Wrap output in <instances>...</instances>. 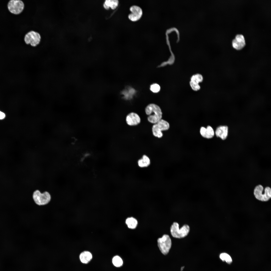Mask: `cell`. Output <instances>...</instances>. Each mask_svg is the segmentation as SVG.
Listing matches in <instances>:
<instances>
[{"mask_svg": "<svg viewBox=\"0 0 271 271\" xmlns=\"http://www.w3.org/2000/svg\"><path fill=\"white\" fill-rule=\"evenodd\" d=\"M145 111L148 115V121L151 123L154 124L162 119V113L161 109L156 104H149L145 108Z\"/></svg>", "mask_w": 271, "mask_h": 271, "instance_id": "6da1fadb", "label": "cell"}, {"mask_svg": "<svg viewBox=\"0 0 271 271\" xmlns=\"http://www.w3.org/2000/svg\"><path fill=\"white\" fill-rule=\"evenodd\" d=\"M32 197L34 203L40 206L47 205L51 199V195L48 192L45 191L41 192L39 190L37 189L33 192Z\"/></svg>", "mask_w": 271, "mask_h": 271, "instance_id": "7a4b0ae2", "label": "cell"}, {"mask_svg": "<svg viewBox=\"0 0 271 271\" xmlns=\"http://www.w3.org/2000/svg\"><path fill=\"white\" fill-rule=\"evenodd\" d=\"M263 186L260 185L256 186L254 191V194L257 199L262 201L269 200L271 197V189L269 187H266L264 191Z\"/></svg>", "mask_w": 271, "mask_h": 271, "instance_id": "3957f363", "label": "cell"}, {"mask_svg": "<svg viewBox=\"0 0 271 271\" xmlns=\"http://www.w3.org/2000/svg\"><path fill=\"white\" fill-rule=\"evenodd\" d=\"M190 231L189 226L187 225H184L180 229L179 225L176 222H174L171 226L170 232L172 236L174 237L181 238L187 236Z\"/></svg>", "mask_w": 271, "mask_h": 271, "instance_id": "277c9868", "label": "cell"}, {"mask_svg": "<svg viewBox=\"0 0 271 271\" xmlns=\"http://www.w3.org/2000/svg\"><path fill=\"white\" fill-rule=\"evenodd\" d=\"M169 127V123L161 119L153 125L152 128L153 134L156 137L161 138L163 136L162 131L168 130Z\"/></svg>", "mask_w": 271, "mask_h": 271, "instance_id": "5b68a950", "label": "cell"}, {"mask_svg": "<svg viewBox=\"0 0 271 271\" xmlns=\"http://www.w3.org/2000/svg\"><path fill=\"white\" fill-rule=\"evenodd\" d=\"M41 39L40 35L38 32L33 30L28 32L25 35L24 41L27 45L35 47L40 43Z\"/></svg>", "mask_w": 271, "mask_h": 271, "instance_id": "8992f818", "label": "cell"}, {"mask_svg": "<svg viewBox=\"0 0 271 271\" xmlns=\"http://www.w3.org/2000/svg\"><path fill=\"white\" fill-rule=\"evenodd\" d=\"M158 247L162 253L164 255L167 254L171 248L172 242L169 236L164 234L162 237L157 240Z\"/></svg>", "mask_w": 271, "mask_h": 271, "instance_id": "52a82bcc", "label": "cell"}, {"mask_svg": "<svg viewBox=\"0 0 271 271\" xmlns=\"http://www.w3.org/2000/svg\"><path fill=\"white\" fill-rule=\"evenodd\" d=\"M8 7L9 11L14 14L21 13L23 10L24 4L22 1L19 0H11L8 3Z\"/></svg>", "mask_w": 271, "mask_h": 271, "instance_id": "ba28073f", "label": "cell"}, {"mask_svg": "<svg viewBox=\"0 0 271 271\" xmlns=\"http://www.w3.org/2000/svg\"><path fill=\"white\" fill-rule=\"evenodd\" d=\"M131 13L128 15L129 20L132 22H136L140 20L143 15L142 9L140 6L133 5L129 9Z\"/></svg>", "mask_w": 271, "mask_h": 271, "instance_id": "9c48e42d", "label": "cell"}, {"mask_svg": "<svg viewBox=\"0 0 271 271\" xmlns=\"http://www.w3.org/2000/svg\"><path fill=\"white\" fill-rule=\"evenodd\" d=\"M232 45L234 48L238 50L242 48L245 45L244 37L242 34H238L232 41Z\"/></svg>", "mask_w": 271, "mask_h": 271, "instance_id": "30bf717a", "label": "cell"}, {"mask_svg": "<svg viewBox=\"0 0 271 271\" xmlns=\"http://www.w3.org/2000/svg\"><path fill=\"white\" fill-rule=\"evenodd\" d=\"M126 120L127 123L129 125H136L141 122V118L139 115L134 112L129 113L126 116Z\"/></svg>", "mask_w": 271, "mask_h": 271, "instance_id": "8fae6325", "label": "cell"}, {"mask_svg": "<svg viewBox=\"0 0 271 271\" xmlns=\"http://www.w3.org/2000/svg\"><path fill=\"white\" fill-rule=\"evenodd\" d=\"M200 132L201 135L203 137L211 139L214 136L215 132L213 128L210 126H208L206 128L204 127H201Z\"/></svg>", "mask_w": 271, "mask_h": 271, "instance_id": "7c38bea8", "label": "cell"}, {"mask_svg": "<svg viewBox=\"0 0 271 271\" xmlns=\"http://www.w3.org/2000/svg\"><path fill=\"white\" fill-rule=\"evenodd\" d=\"M228 133V128L226 126H221L218 127L215 132L216 136L223 140L227 138Z\"/></svg>", "mask_w": 271, "mask_h": 271, "instance_id": "4fadbf2b", "label": "cell"}, {"mask_svg": "<svg viewBox=\"0 0 271 271\" xmlns=\"http://www.w3.org/2000/svg\"><path fill=\"white\" fill-rule=\"evenodd\" d=\"M92 257L91 253L87 251L82 252L80 255V258L81 261L83 263L86 264L89 262L92 259Z\"/></svg>", "mask_w": 271, "mask_h": 271, "instance_id": "5bb4252c", "label": "cell"}, {"mask_svg": "<svg viewBox=\"0 0 271 271\" xmlns=\"http://www.w3.org/2000/svg\"><path fill=\"white\" fill-rule=\"evenodd\" d=\"M138 163L139 166L140 167H147L150 165V160L147 156L144 155L141 158L138 160Z\"/></svg>", "mask_w": 271, "mask_h": 271, "instance_id": "9a60e30c", "label": "cell"}, {"mask_svg": "<svg viewBox=\"0 0 271 271\" xmlns=\"http://www.w3.org/2000/svg\"><path fill=\"white\" fill-rule=\"evenodd\" d=\"M125 223L129 228L134 229L137 226L138 221L136 219L133 217H129L126 219Z\"/></svg>", "mask_w": 271, "mask_h": 271, "instance_id": "2e32d148", "label": "cell"}, {"mask_svg": "<svg viewBox=\"0 0 271 271\" xmlns=\"http://www.w3.org/2000/svg\"><path fill=\"white\" fill-rule=\"evenodd\" d=\"M203 76L201 74H197L193 75L190 78V82L195 84H199L203 80Z\"/></svg>", "mask_w": 271, "mask_h": 271, "instance_id": "e0dca14e", "label": "cell"}, {"mask_svg": "<svg viewBox=\"0 0 271 271\" xmlns=\"http://www.w3.org/2000/svg\"><path fill=\"white\" fill-rule=\"evenodd\" d=\"M104 3L112 9L114 10L118 6L119 1L118 0H106Z\"/></svg>", "mask_w": 271, "mask_h": 271, "instance_id": "ac0fdd59", "label": "cell"}, {"mask_svg": "<svg viewBox=\"0 0 271 271\" xmlns=\"http://www.w3.org/2000/svg\"><path fill=\"white\" fill-rule=\"evenodd\" d=\"M112 262L113 264L116 267L121 266L123 263L122 259L118 256H114L112 259Z\"/></svg>", "mask_w": 271, "mask_h": 271, "instance_id": "d6986e66", "label": "cell"}, {"mask_svg": "<svg viewBox=\"0 0 271 271\" xmlns=\"http://www.w3.org/2000/svg\"><path fill=\"white\" fill-rule=\"evenodd\" d=\"M220 257L223 261H225L229 264L231 263L232 261L231 256L226 253H222L220 254Z\"/></svg>", "mask_w": 271, "mask_h": 271, "instance_id": "ffe728a7", "label": "cell"}, {"mask_svg": "<svg viewBox=\"0 0 271 271\" xmlns=\"http://www.w3.org/2000/svg\"><path fill=\"white\" fill-rule=\"evenodd\" d=\"M160 87L158 84H154L151 85L150 89L151 91L154 93L158 92L160 90Z\"/></svg>", "mask_w": 271, "mask_h": 271, "instance_id": "44dd1931", "label": "cell"}, {"mask_svg": "<svg viewBox=\"0 0 271 271\" xmlns=\"http://www.w3.org/2000/svg\"><path fill=\"white\" fill-rule=\"evenodd\" d=\"M189 84L191 89L194 91H198L200 88V87L199 84H194L190 82H189Z\"/></svg>", "mask_w": 271, "mask_h": 271, "instance_id": "7402d4cb", "label": "cell"}, {"mask_svg": "<svg viewBox=\"0 0 271 271\" xmlns=\"http://www.w3.org/2000/svg\"><path fill=\"white\" fill-rule=\"evenodd\" d=\"M5 114L3 112L0 111V119H4L5 117Z\"/></svg>", "mask_w": 271, "mask_h": 271, "instance_id": "603a6c76", "label": "cell"}, {"mask_svg": "<svg viewBox=\"0 0 271 271\" xmlns=\"http://www.w3.org/2000/svg\"><path fill=\"white\" fill-rule=\"evenodd\" d=\"M103 6L104 8L107 10L108 9L110 8L109 7L107 6L104 3L103 5Z\"/></svg>", "mask_w": 271, "mask_h": 271, "instance_id": "cb8c5ba5", "label": "cell"}, {"mask_svg": "<svg viewBox=\"0 0 271 271\" xmlns=\"http://www.w3.org/2000/svg\"><path fill=\"white\" fill-rule=\"evenodd\" d=\"M184 267V266H182L181 268L180 271H183Z\"/></svg>", "mask_w": 271, "mask_h": 271, "instance_id": "d4e9b609", "label": "cell"}]
</instances>
